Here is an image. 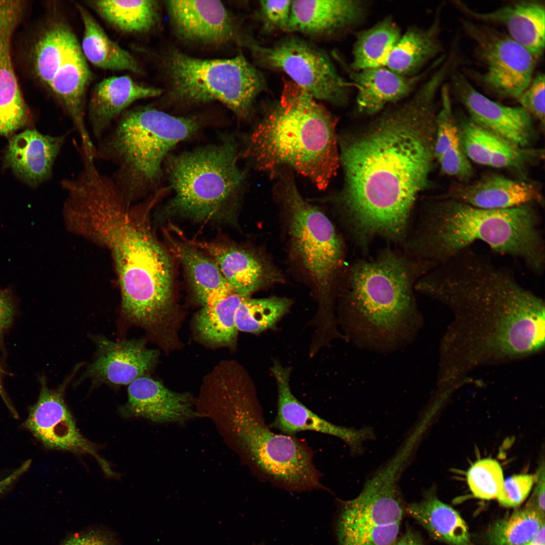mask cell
Listing matches in <instances>:
<instances>
[{
  "label": "cell",
  "mask_w": 545,
  "mask_h": 545,
  "mask_svg": "<svg viewBox=\"0 0 545 545\" xmlns=\"http://www.w3.org/2000/svg\"><path fill=\"white\" fill-rule=\"evenodd\" d=\"M426 81L408 101L363 135L342 146V202L356 231L399 239L412 207L426 185L434 156V101Z\"/></svg>",
  "instance_id": "6da1fadb"
},
{
  "label": "cell",
  "mask_w": 545,
  "mask_h": 545,
  "mask_svg": "<svg viewBox=\"0 0 545 545\" xmlns=\"http://www.w3.org/2000/svg\"><path fill=\"white\" fill-rule=\"evenodd\" d=\"M158 197L128 202L111 177L95 174L73 188L64 208L69 226L107 247L116 266L122 312L128 320L149 323L170 311L172 266L150 230L148 215Z\"/></svg>",
  "instance_id": "7a4b0ae2"
},
{
  "label": "cell",
  "mask_w": 545,
  "mask_h": 545,
  "mask_svg": "<svg viewBox=\"0 0 545 545\" xmlns=\"http://www.w3.org/2000/svg\"><path fill=\"white\" fill-rule=\"evenodd\" d=\"M449 308L464 328L460 361L473 366L537 351L544 343V303L515 279L495 274L467 282Z\"/></svg>",
  "instance_id": "3957f363"
},
{
  "label": "cell",
  "mask_w": 545,
  "mask_h": 545,
  "mask_svg": "<svg viewBox=\"0 0 545 545\" xmlns=\"http://www.w3.org/2000/svg\"><path fill=\"white\" fill-rule=\"evenodd\" d=\"M304 90L285 81L279 100L250 135L246 153L259 170L287 166L320 190L340 163L335 117Z\"/></svg>",
  "instance_id": "277c9868"
},
{
  "label": "cell",
  "mask_w": 545,
  "mask_h": 545,
  "mask_svg": "<svg viewBox=\"0 0 545 545\" xmlns=\"http://www.w3.org/2000/svg\"><path fill=\"white\" fill-rule=\"evenodd\" d=\"M527 204L492 210L448 199L433 205L423 223L420 250L434 266L477 241L518 259L531 272L543 274L545 241L540 217Z\"/></svg>",
  "instance_id": "5b68a950"
},
{
  "label": "cell",
  "mask_w": 545,
  "mask_h": 545,
  "mask_svg": "<svg viewBox=\"0 0 545 545\" xmlns=\"http://www.w3.org/2000/svg\"><path fill=\"white\" fill-rule=\"evenodd\" d=\"M410 270L403 258L388 252L355 264L341 319L347 338L379 353L400 350L416 339L423 319L413 298Z\"/></svg>",
  "instance_id": "8992f818"
},
{
  "label": "cell",
  "mask_w": 545,
  "mask_h": 545,
  "mask_svg": "<svg viewBox=\"0 0 545 545\" xmlns=\"http://www.w3.org/2000/svg\"><path fill=\"white\" fill-rule=\"evenodd\" d=\"M198 127L194 118L176 117L149 106L126 110L99 140L96 158L115 165L112 178L126 200L133 203L158 181L169 152Z\"/></svg>",
  "instance_id": "52a82bcc"
},
{
  "label": "cell",
  "mask_w": 545,
  "mask_h": 545,
  "mask_svg": "<svg viewBox=\"0 0 545 545\" xmlns=\"http://www.w3.org/2000/svg\"><path fill=\"white\" fill-rule=\"evenodd\" d=\"M227 389L238 445L258 478L291 492L323 489L307 445L275 433L265 423L250 380H238Z\"/></svg>",
  "instance_id": "ba28073f"
},
{
  "label": "cell",
  "mask_w": 545,
  "mask_h": 545,
  "mask_svg": "<svg viewBox=\"0 0 545 545\" xmlns=\"http://www.w3.org/2000/svg\"><path fill=\"white\" fill-rule=\"evenodd\" d=\"M167 172L175 193L172 209L205 221L231 211L244 179L230 140L169 156Z\"/></svg>",
  "instance_id": "9c48e42d"
},
{
  "label": "cell",
  "mask_w": 545,
  "mask_h": 545,
  "mask_svg": "<svg viewBox=\"0 0 545 545\" xmlns=\"http://www.w3.org/2000/svg\"><path fill=\"white\" fill-rule=\"evenodd\" d=\"M30 57L34 76L71 119L81 148L94 151L85 122V97L91 74L72 28L61 18L48 20L33 43Z\"/></svg>",
  "instance_id": "30bf717a"
},
{
  "label": "cell",
  "mask_w": 545,
  "mask_h": 545,
  "mask_svg": "<svg viewBox=\"0 0 545 545\" xmlns=\"http://www.w3.org/2000/svg\"><path fill=\"white\" fill-rule=\"evenodd\" d=\"M172 94L182 101L222 102L240 117H247L265 88L262 73L242 54L231 59L203 60L178 51L169 56Z\"/></svg>",
  "instance_id": "8fae6325"
},
{
  "label": "cell",
  "mask_w": 545,
  "mask_h": 545,
  "mask_svg": "<svg viewBox=\"0 0 545 545\" xmlns=\"http://www.w3.org/2000/svg\"><path fill=\"white\" fill-rule=\"evenodd\" d=\"M279 196L287 217L292 248L315 286L323 318L333 315L331 295L342 260L343 243L333 224L307 202L289 177L282 178Z\"/></svg>",
  "instance_id": "7c38bea8"
},
{
  "label": "cell",
  "mask_w": 545,
  "mask_h": 545,
  "mask_svg": "<svg viewBox=\"0 0 545 545\" xmlns=\"http://www.w3.org/2000/svg\"><path fill=\"white\" fill-rule=\"evenodd\" d=\"M251 44L259 64L286 73L292 82L316 100L336 104L346 100L350 84L323 50L295 36L268 46Z\"/></svg>",
  "instance_id": "4fadbf2b"
},
{
  "label": "cell",
  "mask_w": 545,
  "mask_h": 545,
  "mask_svg": "<svg viewBox=\"0 0 545 545\" xmlns=\"http://www.w3.org/2000/svg\"><path fill=\"white\" fill-rule=\"evenodd\" d=\"M403 470L399 463L389 461L357 497L342 502L336 522L338 545H347L375 527L401 523L405 507L398 480Z\"/></svg>",
  "instance_id": "5bb4252c"
},
{
  "label": "cell",
  "mask_w": 545,
  "mask_h": 545,
  "mask_svg": "<svg viewBox=\"0 0 545 545\" xmlns=\"http://www.w3.org/2000/svg\"><path fill=\"white\" fill-rule=\"evenodd\" d=\"M462 24L484 65L482 83L501 97L517 99L533 77L537 59L507 33L470 20Z\"/></svg>",
  "instance_id": "9a60e30c"
},
{
  "label": "cell",
  "mask_w": 545,
  "mask_h": 545,
  "mask_svg": "<svg viewBox=\"0 0 545 545\" xmlns=\"http://www.w3.org/2000/svg\"><path fill=\"white\" fill-rule=\"evenodd\" d=\"M70 378L56 390L48 388L41 379V390L36 403L30 408L25 424L47 448L93 456L106 474H114L108 464L97 452L93 444L81 434L66 405L64 393Z\"/></svg>",
  "instance_id": "2e32d148"
},
{
  "label": "cell",
  "mask_w": 545,
  "mask_h": 545,
  "mask_svg": "<svg viewBox=\"0 0 545 545\" xmlns=\"http://www.w3.org/2000/svg\"><path fill=\"white\" fill-rule=\"evenodd\" d=\"M452 89L469 118L484 130L523 148L534 138L533 118L521 106L500 104L478 92L461 73L452 75Z\"/></svg>",
  "instance_id": "e0dca14e"
},
{
  "label": "cell",
  "mask_w": 545,
  "mask_h": 545,
  "mask_svg": "<svg viewBox=\"0 0 545 545\" xmlns=\"http://www.w3.org/2000/svg\"><path fill=\"white\" fill-rule=\"evenodd\" d=\"M271 370L278 389L277 413L271 426L281 433L294 436L305 430L321 432L342 440L355 452H360L364 442L374 437L370 428L358 429L338 425L322 418L304 405L291 390L290 367L275 361Z\"/></svg>",
  "instance_id": "ac0fdd59"
},
{
  "label": "cell",
  "mask_w": 545,
  "mask_h": 545,
  "mask_svg": "<svg viewBox=\"0 0 545 545\" xmlns=\"http://www.w3.org/2000/svg\"><path fill=\"white\" fill-rule=\"evenodd\" d=\"M24 11L23 2L0 1V135L8 136L26 125L30 113L22 96L11 57L14 32Z\"/></svg>",
  "instance_id": "d6986e66"
},
{
  "label": "cell",
  "mask_w": 545,
  "mask_h": 545,
  "mask_svg": "<svg viewBox=\"0 0 545 545\" xmlns=\"http://www.w3.org/2000/svg\"><path fill=\"white\" fill-rule=\"evenodd\" d=\"M92 339L97 349L96 355L83 377L95 384L129 385L145 375L157 359V351L147 348L141 339L115 342L100 336Z\"/></svg>",
  "instance_id": "ffe728a7"
},
{
  "label": "cell",
  "mask_w": 545,
  "mask_h": 545,
  "mask_svg": "<svg viewBox=\"0 0 545 545\" xmlns=\"http://www.w3.org/2000/svg\"><path fill=\"white\" fill-rule=\"evenodd\" d=\"M188 241L215 262L235 293L250 297L256 291L283 281L280 272L260 254L235 246Z\"/></svg>",
  "instance_id": "44dd1931"
},
{
  "label": "cell",
  "mask_w": 545,
  "mask_h": 545,
  "mask_svg": "<svg viewBox=\"0 0 545 545\" xmlns=\"http://www.w3.org/2000/svg\"><path fill=\"white\" fill-rule=\"evenodd\" d=\"M453 5L466 16L481 22L503 25L508 35L536 59L545 45V6L540 2L523 1L489 11L472 9L461 1Z\"/></svg>",
  "instance_id": "7402d4cb"
},
{
  "label": "cell",
  "mask_w": 545,
  "mask_h": 545,
  "mask_svg": "<svg viewBox=\"0 0 545 545\" xmlns=\"http://www.w3.org/2000/svg\"><path fill=\"white\" fill-rule=\"evenodd\" d=\"M128 385L127 401L120 408L125 417H141L164 423L182 422L195 415L187 393L171 391L145 375Z\"/></svg>",
  "instance_id": "603a6c76"
},
{
  "label": "cell",
  "mask_w": 545,
  "mask_h": 545,
  "mask_svg": "<svg viewBox=\"0 0 545 545\" xmlns=\"http://www.w3.org/2000/svg\"><path fill=\"white\" fill-rule=\"evenodd\" d=\"M448 199L492 210L543 204L541 191L537 185L499 175L485 177L472 183L453 185Z\"/></svg>",
  "instance_id": "cb8c5ba5"
},
{
  "label": "cell",
  "mask_w": 545,
  "mask_h": 545,
  "mask_svg": "<svg viewBox=\"0 0 545 545\" xmlns=\"http://www.w3.org/2000/svg\"><path fill=\"white\" fill-rule=\"evenodd\" d=\"M166 3L174 28L182 38L221 43L234 35L231 18L219 1H169Z\"/></svg>",
  "instance_id": "d4e9b609"
},
{
  "label": "cell",
  "mask_w": 545,
  "mask_h": 545,
  "mask_svg": "<svg viewBox=\"0 0 545 545\" xmlns=\"http://www.w3.org/2000/svg\"><path fill=\"white\" fill-rule=\"evenodd\" d=\"M67 135L51 136L35 130H25L9 141L5 162L24 182L32 186L39 185L50 178Z\"/></svg>",
  "instance_id": "484cf974"
},
{
  "label": "cell",
  "mask_w": 545,
  "mask_h": 545,
  "mask_svg": "<svg viewBox=\"0 0 545 545\" xmlns=\"http://www.w3.org/2000/svg\"><path fill=\"white\" fill-rule=\"evenodd\" d=\"M458 125L465 154L479 165L521 170L544 156L543 150L516 146L479 127L469 118Z\"/></svg>",
  "instance_id": "4316f807"
},
{
  "label": "cell",
  "mask_w": 545,
  "mask_h": 545,
  "mask_svg": "<svg viewBox=\"0 0 545 545\" xmlns=\"http://www.w3.org/2000/svg\"><path fill=\"white\" fill-rule=\"evenodd\" d=\"M364 8L359 1H292L286 31L314 36L331 35L357 22Z\"/></svg>",
  "instance_id": "83f0119b"
},
{
  "label": "cell",
  "mask_w": 545,
  "mask_h": 545,
  "mask_svg": "<svg viewBox=\"0 0 545 545\" xmlns=\"http://www.w3.org/2000/svg\"><path fill=\"white\" fill-rule=\"evenodd\" d=\"M161 93L160 89L140 85L127 75L103 79L94 87L88 104V118L94 136L100 140L113 121L135 101Z\"/></svg>",
  "instance_id": "f1b7e54d"
},
{
  "label": "cell",
  "mask_w": 545,
  "mask_h": 545,
  "mask_svg": "<svg viewBox=\"0 0 545 545\" xmlns=\"http://www.w3.org/2000/svg\"><path fill=\"white\" fill-rule=\"evenodd\" d=\"M345 68L357 90L358 109L367 115L376 113L407 96L423 78L422 74L402 76L384 67L358 71Z\"/></svg>",
  "instance_id": "f546056e"
},
{
  "label": "cell",
  "mask_w": 545,
  "mask_h": 545,
  "mask_svg": "<svg viewBox=\"0 0 545 545\" xmlns=\"http://www.w3.org/2000/svg\"><path fill=\"white\" fill-rule=\"evenodd\" d=\"M166 235L170 251L182 263L203 306L234 292L209 256L184 238L181 240Z\"/></svg>",
  "instance_id": "4dcf8cb0"
},
{
  "label": "cell",
  "mask_w": 545,
  "mask_h": 545,
  "mask_svg": "<svg viewBox=\"0 0 545 545\" xmlns=\"http://www.w3.org/2000/svg\"><path fill=\"white\" fill-rule=\"evenodd\" d=\"M405 511L435 539L448 545H473L465 521L455 509L439 499L435 488L425 492L420 501L407 505Z\"/></svg>",
  "instance_id": "1f68e13d"
},
{
  "label": "cell",
  "mask_w": 545,
  "mask_h": 545,
  "mask_svg": "<svg viewBox=\"0 0 545 545\" xmlns=\"http://www.w3.org/2000/svg\"><path fill=\"white\" fill-rule=\"evenodd\" d=\"M439 14L429 27H411L402 34L384 67L402 76H414L438 56L442 50Z\"/></svg>",
  "instance_id": "d6a6232c"
},
{
  "label": "cell",
  "mask_w": 545,
  "mask_h": 545,
  "mask_svg": "<svg viewBox=\"0 0 545 545\" xmlns=\"http://www.w3.org/2000/svg\"><path fill=\"white\" fill-rule=\"evenodd\" d=\"M77 8L83 24L81 46L86 60L102 69L138 73L140 69L134 58L108 36L85 8L79 5Z\"/></svg>",
  "instance_id": "836d02e7"
},
{
  "label": "cell",
  "mask_w": 545,
  "mask_h": 545,
  "mask_svg": "<svg viewBox=\"0 0 545 545\" xmlns=\"http://www.w3.org/2000/svg\"><path fill=\"white\" fill-rule=\"evenodd\" d=\"M402 35L400 28L391 18H386L358 33L348 67L358 71L384 67L392 49Z\"/></svg>",
  "instance_id": "e575fe53"
},
{
  "label": "cell",
  "mask_w": 545,
  "mask_h": 545,
  "mask_svg": "<svg viewBox=\"0 0 545 545\" xmlns=\"http://www.w3.org/2000/svg\"><path fill=\"white\" fill-rule=\"evenodd\" d=\"M86 3L106 22L125 33L148 31L158 19L155 1L97 0Z\"/></svg>",
  "instance_id": "d590c367"
},
{
  "label": "cell",
  "mask_w": 545,
  "mask_h": 545,
  "mask_svg": "<svg viewBox=\"0 0 545 545\" xmlns=\"http://www.w3.org/2000/svg\"><path fill=\"white\" fill-rule=\"evenodd\" d=\"M250 297L235 292L213 300L205 305L195 317L199 336L214 344H228L236 339V311L241 302Z\"/></svg>",
  "instance_id": "8d00e7d4"
},
{
  "label": "cell",
  "mask_w": 545,
  "mask_h": 545,
  "mask_svg": "<svg viewBox=\"0 0 545 545\" xmlns=\"http://www.w3.org/2000/svg\"><path fill=\"white\" fill-rule=\"evenodd\" d=\"M290 299L278 296L252 299L248 297L239 306L235 315L238 331L258 334L272 327L289 311Z\"/></svg>",
  "instance_id": "74e56055"
},
{
  "label": "cell",
  "mask_w": 545,
  "mask_h": 545,
  "mask_svg": "<svg viewBox=\"0 0 545 545\" xmlns=\"http://www.w3.org/2000/svg\"><path fill=\"white\" fill-rule=\"evenodd\" d=\"M544 516L524 507L500 519L487 532L489 545H524L545 525Z\"/></svg>",
  "instance_id": "f35d334b"
},
{
  "label": "cell",
  "mask_w": 545,
  "mask_h": 545,
  "mask_svg": "<svg viewBox=\"0 0 545 545\" xmlns=\"http://www.w3.org/2000/svg\"><path fill=\"white\" fill-rule=\"evenodd\" d=\"M441 107L436 114L434 156L437 159L445 152L462 146L459 129L452 110L449 86L441 88Z\"/></svg>",
  "instance_id": "ab89813d"
},
{
  "label": "cell",
  "mask_w": 545,
  "mask_h": 545,
  "mask_svg": "<svg viewBox=\"0 0 545 545\" xmlns=\"http://www.w3.org/2000/svg\"><path fill=\"white\" fill-rule=\"evenodd\" d=\"M467 480L476 498L483 500L496 498L504 482L502 467L495 460H479L468 470Z\"/></svg>",
  "instance_id": "60d3db41"
},
{
  "label": "cell",
  "mask_w": 545,
  "mask_h": 545,
  "mask_svg": "<svg viewBox=\"0 0 545 545\" xmlns=\"http://www.w3.org/2000/svg\"><path fill=\"white\" fill-rule=\"evenodd\" d=\"M536 477V474H520L513 475L504 480L496 498L500 504L508 508L519 506L528 497L535 482Z\"/></svg>",
  "instance_id": "b9f144b4"
},
{
  "label": "cell",
  "mask_w": 545,
  "mask_h": 545,
  "mask_svg": "<svg viewBox=\"0 0 545 545\" xmlns=\"http://www.w3.org/2000/svg\"><path fill=\"white\" fill-rule=\"evenodd\" d=\"M544 75L539 73L533 77L528 87L517 99L524 108L541 125L544 126Z\"/></svg>",
  "instance_id": "7bdbcfd3"
},
{
  "label": "cell",
  "mask_w": 545,
  "mask_h": 545,
  "mask_svg": "<svg viewBox=\"0 0 545 545\" xmlns=\"http://www.w3.org/2000/svg\"><path fill=\"white\" fill-rule=\"evenodd\" d=\"M442 172L461 181L467 180L472 175L470 160L462 146L443 154L438 158Z\"/></svg>",
  "instance_id": "ee69618b"
},
{
  "label": "cell",
  "mask_w": 545,
  "mask_h": 545,
  "mask_svg": "<svg viewBox=\"0 0 545 545\" xmlns=\"http://www.w3.org/2000/svg\"><path fill=\"white\" fill-rule=\"evenodd\" d=\"M292 2V0L260 1V11L266 27L286 31Z\"/></svg>",
  "instance_id": "f6af8a7d"
},
{
  "label": "cell",
  "mask_w": 545,
  "mask_h": 545,
  "mask_svg": "<svg viewBox=\"0 0 545 545\" xmlns=\"http://www.w3.org/2000/svg\"><path fill=\"white\" fill-rule=\"evenodd\" d=\"M60 545H119V542L108 529L92 527L71 534Z\"/></svg>",
  "instance_id": "bcb514c9"
},
{
  "label": "cell",
  "mask_w": 545,
  "mask_h": 545,
  "mask_svg": "<svg viewBox=\"0 0 545 545\" xmlns=\"http://www.w3.org/2000/svg\"><path fill=\"white\" fill-rule=\"evenodd\" d=\"M535 485L525 507L544 516V466L542 464L536 473Z\"/></svg>",
  "instance_id": "7dc6e473"
},
{
  "label": "cell",
  "mask_w": 545,
  "mask_h": 545,
  "mask_svg": "<svg viewBox=\"0 0 545 545\" xmlns=\"http://www.w3.org/2000/svg\"><path fill=\"white\" fill-rule=\"evenodd\" d=\"M15 314L13 300L8 291L0 288V340L11 325Z\"/></svg>",
  "instance_id": "c3c4849f"
},
{
  "label": "cell",
  "mask_w": 545,
  "mask_h": 545,
  "mask_svg": "<svg viewBox=\"0 0 545 545\" xmlns=\"http://www.w3.org/2000/svg\"><path fill=\"white\" fill-rule=\"evenodd\" d=\"M390 545H424L419 533L411 528H407L400 538H396Z\"/></svg>",
  "instance_id": "681fc988"
},
{
  "label": "cell",
  "mask_w": 545,
  "mask_h": 545,
  "mask_svg": "<svg viewBox=\"0 0 545 545\" xmlns=\"http://www.w3.org/2000/svg\"><path fill=\"white\" fill-rule=\"evenodd\" d=\"M524 545H545V527L543 526L536 534Z\"/></svg>",
  "instance_id": "f907efd6"
},
{
  "label": "cell",
  "mask_w": 545,
  "mask_h": 545,
  "mask_svg": "<svg viewBox=\"0 0 545 545\" xmlns=\"http://www.w3.org/2000/svg\"><path fill=\"white\" fill-rule=\"evenodd\" d=\"M0 396H1L2 399L4 400L5 404H6L7 407L9 408V409L12 412L13 416H15L16 417H17V416H18L17 413L16 412V411L15 410L14 407L12 406L11 404L10 403V402L9 401V400L8 399L7 396V395L6 394V393H5L4 390V388L3 387L2 380H1V370H0Z\"/></svg>",
  "instance_id": "816d5d0a"
},
{
  "label": "cell",
  "mask_w": 545,
  "mask_h": 545,
  "mask_svg": "<svg viewBox=\"0 0 545 545\" xmlns=\"http://www.w3.org/2000/svg\"><path fill=\"white\" fill-rule=\"evenodd\" d=\"M255 545H262V544H255Z\"/></svg>",
  "instance_id": "f5cc1de1"
}]
</instances>
